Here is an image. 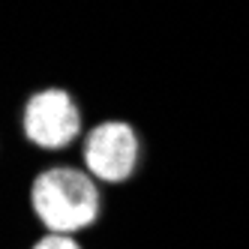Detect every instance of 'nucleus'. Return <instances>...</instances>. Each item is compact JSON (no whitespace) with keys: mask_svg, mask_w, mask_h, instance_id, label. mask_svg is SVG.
Segmentation results:
<instances>
[{"mask_svg":"<svg viewBox=\"0 0 249 249\" xmlns=\"http://www.w3.org/2000/svg\"><path fill=\"white\" fill-rule=\"evenodd\" d=\"M30 204L48 234H78L90 228L102 213V198L93 177L69 165L42 171L30 186Z\"/></svg>","mask_w":249,"mask_h":249,"instance_id":"obj_1","label":"nucleus"},{"mask_svg":"<svg viewBox=\"0 0 249 249\" xmlns=\"http://www.w3.org/2000/svg\"><path fill=\"white\" fill-rule=\"evenodd\" d=\"M138 153H141L138 135L123 120L99 123L84 138V165L93 177H99L105 183L129 180L138 165Z\"/></svg>","mask_w":249,"mask_h":249,"instance_id":"obj_2","label":"nucleus"},{"mask_svg":"<svg viewBox=\"0 0 249 249\" xmlns=\"http://www.w3.org/2000/svg\"><path fill=\"white\" fill-rule=\"evenodd\" d=\"M81 132V114L66 90H42L24 105V135L42 150H60Z\"/></svg>","mask_w":249,"mask_h":249,"instance_id":"obj_3","label":"nucleus"},{"mask_svg":"<svg viewBox=\"0 0 249 249\" xmlns=\"http://www.w3.org/2000/svg\"><path fill=\"white\" fill-rule=\"evenodd\" d=\"M33 249H81L72 234H45L33 243Z\"/></svg>","mask_w":249,"mask_h":249,"instance_id":"obj_4","label":"nucleus"}]
</instances>
